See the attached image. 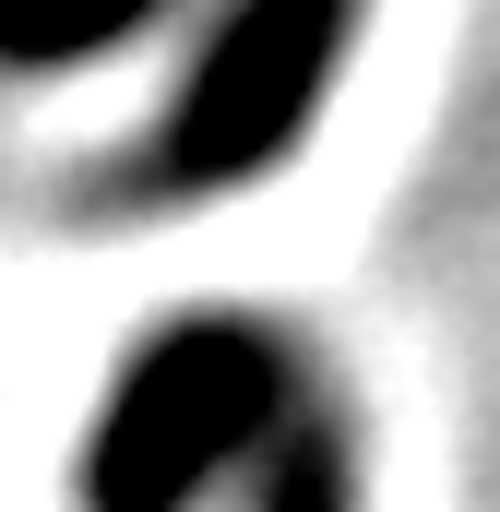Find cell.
Here are the masks:
<instances>
[{"label": "cell", "instance_id": "cell-1", "mask_svg": "<svg viewBox=\"0 0 500 512\" xmlns=\"http://www.w3.org/2000/svg\"><path fill=\"white\" fill-rule=\"evenodd\" d=\"M310 405L298 346L262 310H179L131 346L84 429V512H203Z\"/></svg>", "mask_w": 500, "mask_h": 512}, {"label": "cell", "instance_id": "cell-2", "mask_svg": "<svg viewBox=\"0 0 500 512\" xmlns=\"http://www.w3.org/2000/svg\"><path fill=\"white\" fill-rule=\"evenodd\" d=\"M358 24H370V0H227L179 72V96L96 179V203H215V191L274 179L298 155V131L322 120V96L346 84Z\"/></svg>", "mask_w": 500, "mask_h": 512}, {"label": "cell", "instance_id": "cell-3", "mask_svg": "<svg viewBox=\"0 0 500 512\" xmlns=\"http://www.w3.org/2000/svg\"><path fill=\"white\" fill-rule=\"evenodd\" d=\"M250 512H358V429H346L334 393H310V405L274 429V453H262V501H250Z\"/></svg>", "mask_w": 500, "mask_h": 512}, {"label": "cell", "instance_id": "cell-4", "mask_svg": "<svg viewBox=\"0 0 500 512\" xmlns=\"http://www.w3.org/2000/svg\"><path fill=\"white\" fill-rule=\"evenodd\" d=\"M155 12L167 0H0V72H84Z\"/></svg>", "mask_w": 500, "mask_h": 512}]
</instances>
